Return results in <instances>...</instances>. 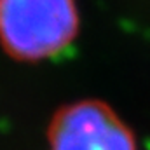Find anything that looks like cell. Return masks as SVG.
<instances>
[{"label": "cell", "mask_w": 150, "mask_h": 150, "mask_svg": "<svg viewBox=\"0 0 150 150\" xmlns=\"http://www.w3.org/2000/svg\"><path fill=\"white\" fill-rule=\"evenodd\" d=\"M74 0H0V40L18 58L40 59L74 38Z\"/></svg>", "instance_id": "cell-1"}, {"label": "cell", "mask_w": 150, "mask_h": 150, "mask_svg": "<svg viewBox=\"0 0 150 150\" xmlns=\"http://www.w3.org/2000/svg\"><path fill=\"white\" fill-rule=\"evenodd\" d=\"M51 150H136L126 126L98 103H79L58 115Z\"/></svg>", "instance_id": "cell-2"}]
</instances>
